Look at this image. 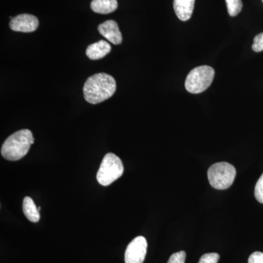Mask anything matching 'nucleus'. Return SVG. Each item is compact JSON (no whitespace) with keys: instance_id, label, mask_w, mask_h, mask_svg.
<instances>
[{"instance_id":"nucleus-1","label":"nucleus","mask_w":263,"mask_h":263,"mask_svg":"<svg viewBox=\"0 0 263 263\" xmlns=\"http://www.w3.org/2000/svg\"><path fill=\"white\" fill-rule=\"evenodd\" d=\"M117 89V83L111 76L98 73L90 76L85 82L84 95L89 103L98 104L111 98Z\"/></svg>"},{"instance_id":"nucleus-2","label":"nucleus","mask_w":263,"mask_h":263,"mask_svg":"<svg viewBox=\"0 0 263 263\" xmlns=\"http://www.w3.org/2000/svg\"><path fill=\"white\" fill-rule=\"evenodd\" d=\"M33 143L32 132L27 129H21L5 140L2 146L1 155L7 160H21L27 155Z\"/></svg>"},{"instance_id":"nucleus-3","label":"nucleus","mask_w":263,"mask_h":263,"mask_svg":"<svg viewBox=\"0 0 263 263\" xmlns=\"http://www.w3.org/2000/svg\"><path fill=\"white\" fill-rule=\"evenodd\" d=\"M215 71L210 66L202 65L190 71L185 81V88L192 94H200L212 84Z\"/></svg>"},{"instance_id":"nucleus-4","label":"nucleus","mask_w":263,"mask_h":263,"mask_svg":"<svg viewBox=\"0 0 263 263\" xmlns=\"http://www.w3.org/2000/svg\"><path fill=\"white\" fill-rule=\"evenodd\" d=\"M124 173V165L121 159L113 153L104 157L97 174V180L102 186H107L119 179Z\"/></svg>"},{"instance_id":"nucleus-5","label":"nucleus","mask_w":263,"mask_h":263,"mask_svg":"<svg viewBox=\"0 0 263 263\" xmlns=\"http://www.w3.org/2000/svg\"><path fill=\"white\" fill-rule=\"evenodd\" d=\"M236 176L234 166L228 162H217L212 164L208 171V179L212 187L226 190L231 186Z\"/></svg>"},{"instance_id":"nucleus-6","label":"nucleus","mask_w":263,"mask_h":263,"mask_svg":"<svg viewBox=\"0 0 263 263\" xmlns=\"http://www.w3.org/2000/svg\"><path fill=\"white\" fill-rule=\"evenodd\" d=\"M147 247L148 243L144 237H136L126 249L124 254L125 263H143L146 257Z\"/></svg>"},{"instance_id":"nucleus-7","label":"nucleus","mask_w":263,"mask_h":263,"mask_svg":"<svg viewBox=\"0 0 263 263\" xmlns=\"http://www.w3.org/2000/svg\"><path fill=\"white\" fill-rule=\"evenodd\" d=\"M10 28L15 32H32L38 28L39 21L30 14H20L10 20Z\"/></svg>"},{"instance_id":"nucleus-8","label":"nucleus","mask_w":263,"mask_h":263,"mask_svg":"<svg viewBox=\"0 0 263 263\" xmlns=\"http://www.w3.org/2000/svg\"><path fill=\"white\" fill-rule=\"evenodd\" d=\"M98 31L100 34L114 45H120L122 43V33L115 21L108 20L100 24Z\"/></svg>"},{"instance_id":"nucleus-9","label":"nucleus","mask_w":263,"mask_h":263,"mask_svg":"<svg viewBox=\"0 0 263 263\" xmlns=\"http://www.w3.org/2000/svg\"><path fill=\"white\" fill-rule=\"evenodd\" d=\"M195 0H174L175 13L183 22L190 19L193 15Z\"/></svg>"},{"instance_id":"nucleus-10","label":"nucleus","mask_w":263,"mask_h":263,"mask_svg":"<svg viewBox=\"0 0 263 263\" xmlns=\"http://www.w3.org/2000/svg\"><path fill=\"white\" fill-rule=\"evenodd\" d=\"M111 51V46L105 41L89 45L86 48V54L90 60H98L103 58Z\"/></svg>"},{"instance_id":"nucleus-11","label":"nucleus","mask_w":263,"mask_h":263,"mask_svg":"<svg viewBox=\"0 0 263 263\" xmlns=\"http://www.w3.org/2000/svg\"><path fill=\"white\" fill-rule=\"evenodd\" d=\"M90 6L95 13L108 14L117 9L118 2L117 0H92Z\"/></svg>"},{"instance_id":"nucleus-12","label":"nucleus","mask_w":263,"mask_h":263,"mask_svg":"<svg viewBox=\"0 0 263 263\" xmlns=\"http://www.w3.org/2000/svg\"><path fill=\"white\" fill-rule=\"evenodd\" d=\"M23 212L26 217L32 222H38L40 220L39 209L31 197H26L23 201Z\"/></svg>"},{"instance_id":"nucleus-13","label":"nucleus","mask_w":263,"mask_h":263,"mask_svg":"<svg viewBox=\"0 0 263 263\" xmlns=\"http://www.w3.org/2000/svg\"><path fill=\"white\" fill-rule=\"evenodd\" d=\"M226 1L228 13L230 16H235L241 11L242 7H243L241 0H226Z\"/></svg>"},{"instance_id":"nucleus-14","label":"nucleus","mask_w":263,"mask_h":263,"mask_svg":"<svg viewBox=\"0 0 263 263\" xmlns=\"http://www.w3.org/2000/svg\"><path fill=\"white\" fill-rule=\"evenodd\" d=\"M254 196L257 201L263 203V174L256 184L255 189H254Z\"/></svg>"},{"instance_id":"nucleus-15","label":"nucleus","mask_w":263,"mask_h":263,"mask_svg":"<svg viewBox=\"0 0 263 263\" xmlns=\"http://www.w3.org/2000/svg\"><path fill=\"white\" fill-rule=\"evenodd\" d=\"M219 257V254L217 253L205 254L200 257L198 263H217Z\"/></svg>"},{"instance_id":"nucleus-16","label":"nucleus","mask_w":263,"mask_h":263,"mask_svg":"<svg viewBox=\"0 0 263 263\" xmlns=\"http://www.w3.org/2000/svg\"><path fill=\"white\" fill-rule=\"evenodd\" d=\"M185 259H186V252L184 251H181L173 254L167 263H185Z\"/></svg>"},{"instance_id":"nucleus-17","label":"nucleus","mask_w":263,"mask_h":263,"mask_svg":"<svg viewBox=\"0 0 263 263\" xmlns=\"http://www.w3.org/2000/svg\"><path fill=\"white\" fill-rule=\"evenodd\" d=\"M252 50L255 52L263 51V32L257 34L254 38V43L252 45Z\"/></svg>"},{"instance_id":"nucleus-18","label":"nucleus","mask_w":263,"mask_h":263,"mask_svg":"<svg viewBox=\"0 0 263 263\" xmlns=\"http://www.w3.org/2000/svg\"><path fill=\"white\" fill-rule=\"evenodd\" d=\"M248 263H263V253L255 252L251 254L249 257Z\"/></svg>"},{"instance_id":"nucleus-19","label":"nucleus","mask_w":263,"mask_h":263,"mask_svg":"<svg viewBox=\"0 0 263 263\" xmlns=\"http://www.w3.org/2000/svg\"><path fill=\"white\" fill-rule=\"evenodd\" d=\"M262 2H263V0H262Z\"/></svg>"}]
</instances>
